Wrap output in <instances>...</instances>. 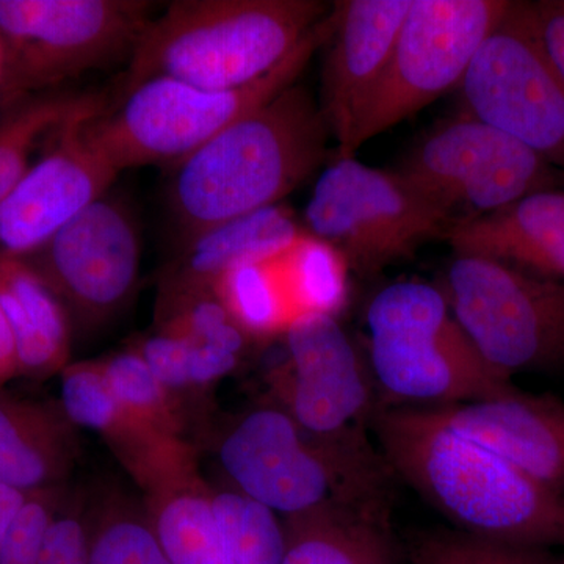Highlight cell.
Masks as SVG:
<instances>
[{
    "mask_svg": "<svg viewBox=\"0 0 564 564\" xmlns=\"http://www.w3.org/2000/svg\"><path fill=\"white\" fill-rule=\"evenodd\" d=\"M373 425L389 470L463 533L564 551L563 494L454 432L434 410L378 411Z\"/></svg>",
    "mask_w": 564,
    "mask_h": 564,
    "instance_id": "6da1fadb",
    "label": "cell"
},
{
    "mask_svg": "<svg viewBox=\"0 0 564 564\" xmlns=\"http://www.w3.org/2000/svg\"><path fill=\"white\" fill-rule=\"evenodd\" d=\"M332 137L321 106L296 82L172 166L169 206L185 242L276 206L325 163Z\"/></svg>",
    "mask_w": 564,
    "mask_h": 564,
    "instance_id": "7a4b0ae2",
    "label": "cell"
},
{
    "mask_svg": "<svg viewBox=\"0 0 564 564\" xmlns=\"http://www.w3.org/2000/svg\"><path fill=\"white\" fill-rule=\"evenodd\" d=\"M329 9L318 0H176L141 31L122 90L155 77L243 87L276 68Z\"/></svg>",
    "mask_w": 564,
    "mask_h": 564,
    "instance_id": "3957f363",
    "label": "cell"
},
{
    "mask_svg": "<svg viewBox=\"0 0 564 564\" xmlns=\"http://www.w3.org/2000/svg\"><path fill=\"white\" fill-rule=\"evenodd\" d=\"M218 458L234 488L285 518L329 503L386 508L391 470L359 429L313 433L272 404L234 423Z\"/></svg>",
    "mask_w": 564,
    "mask_h": 564,
    "instance_id": "277c9868",
    "label": "cell"
},
{
    "mask_svg": "<svg viewBox=\"0 0 564 564\" xmlns=\"http://www.w3.org/2000/svg\"><path fill=\"white\" fill-rule=\"evenodd\" d=\"M332 29L333 7L276 68L232 90H206L165 77L140 82L85 120V139L117 173L177 165L248 111L295 85Z\"/></svg>",
    "mask_w": 564,
    "mask_h": 564,
    "instance_id": "5b68a950",
    "label": "cell"
},
{
    "mask_svg": "<svg viewBox=\"0 0 564 564\" xmlns=\"http://www.w3.org/2000/svg\"><path fill=\"white\" fill-rule=\"evenodd\" d=\"M367 326L370 370L388 399L441 408L516 391L486 362L436 285H388L370 303Z\"/></svg>",
    "mask_w": 564,
    "mask_h": 564,
    "instance_id": "8992f818",
    "label": "cell"
},
{
    "mask_svg": "<svg viewBox=\"0 0 564 564\" xmlns=\"http://www.w3.org/2000/svg\"><path fill=\"white\" fill-rule=\"evenodd\" d=\"M459 221L395 170L337 155L304 210V231L343 256L361 278L413 259L423 245L445 239Z\"/></svg>",
    "mask_w": 564,
    "mask_h": 564,
    "instance_id": "52a82bcc",
    "label": "cell"
},
{
    "mask_svg": "<svg viewBox=\"0 0 564 564\" xmlns=\"http://www.w3.org/2000/svg\"><path fill=\"white\" fill-rule=\"evenodd\" d=\"M150 11L141 0H0L7 57L0 106L129 61Z\"/></svg>",
    "mask_w": 564,
    "mask_h": 564,
    "instance_id": "ba28073f",
    "label": "cell"
},
{
    "mask_svg": "<svg viewBox=\"0 0 564 564\" xmlns=\"http://www.w3.org/2000/svg\"><path fill=\"white\" fill-rule=\"evenodd\" d=\"M486 362L508 377L564 366V281L456 256L441 285Z\"/></svg>",
    "mask_w": 564,
    "mask_h": 564,
    "instance_id": "9c48e42d",
    "label": "cell"
},
{
    "mask_svg": "<svg viewBox=\"0 0 564 564\" xmlns=\"http://www.w3.org/2000/svg\"><path fill=\"white\" fill-rule=\"evenodd\" d=\"M464 113L513 137L564 172V80L549 58L532 2H511L474 55Z\"/></svg>",
    "mask_w": 564,
    "mask_h": 564,
    "instance_id": "30bf717a",
    "label": "cell"
},
{
    "mask_svg": "<svg viewBox=\"0 0 564 564\" xmlns=\"http://www.w3.org/2000/svg\"><path fill=\"white\" fill-rule=\"evenodd\" d=\"M395 172L459 223L564 188L562 170L467 113L423 137Z\"/></svg>",
    "mask_w": 564,
    "mask_h": 564,
    "instance_id": "8fae6325",
    "label": "cell"
},
{
    "mask_svg": "<svg viewBox=\"0 0 564 564\" xmlns=\"http://www.w3.org/2000/svg\"><path fill=\"white\" fill-rule=\"evenodd\" d=\"M508 0H413L386 69L356 128L351 152L462 84Z\"/></svg>",
    "mask_w": 564,
    "mask_h": 564,
    "instance_id": "7c38bea8",
    "label": "cell"
},
{
    "mask_svg": "<svg viewBox=\"0 0 564 564\" xmlns=\"http://www.w3.org/2000/svg\"><path fill=\"white\" fill-rule=\"evenodd\" d=\"M21 261L57 295L73 328L87 332L120 313L135 291L141 234L132 210L106 193Z\"/></svg>",
    "mask_w": 564,
    "mask_h": 564,
    "instance_id": "4fadbf2b",
    "label": "cell"
},
{
    "mask_svg": "<svg viewBox=\"0 0 564 564\" xmlns=\"http://www.w3.org/2000/svg\"><path fill=\"white\" fill-rule=\"evenodd\" d=\"M106 106L101 95L63 122L29 172L0 199V261L28 258L109 192L118 173L84 135L85 120Z\"/></svg>",
    "mask_w": 564,
    "mask_h": 564,
    "instance_id": "5bb4252c",
    "label": "cell"
},
{
    "mask_svg": "<svg viewBox=\"0 0 564 564\" xmlns=\"http://www.w3.org/2000/svg\"><path fill=\"white\" fill-rule=\"evenodd\" d=\"M284 337L288 358L265 378L274 406L313 433L358 429L372 411V373L336 317L302 315Z\"/></svg>",
    "mask_w": 564,
    "mask_h": 564,
    "instance_id": "9a60e30c",
    "label": "cell"
},
{
    "mask_svg": "<svg viewBox=\"0 0 564 564\" xmlns=\"http://www.w3.org/2000/svg\"><path fill=\"white\" fill-rule=\"evenodd\" d=\"M413 0H345L333 6L322 70L323 118L337 155L351 152L356 128L386 69Z\"/></svg>",
    "mask_w": 564,
    "mask_h": 564,
    "instance_id": "2e32d148",
    "label": "cell"
},
{
    "mask_svg": "<svg viewBox=\"0 0 564 564\" xmlns=\"http://www.w3.org/2000/svg\"><path fill=\"white\" fill-rule=\"evenodd\" d=\"M454 432L564 496V403L516 389L481 402L433 408Z\"/></svg>",
    "mask_w": 564,
    "mask_h": 564,
    "instance_id": "e0dca14e",
    "label": "cell"
},
{
    "mask_svg": "<svg viewBox=\"0 0 564 564\" xmlns=\"http://www.w3.org/2000/svg\"><path fill=\"white\" fill-rule=\"evenodd\" d=\"M447 242L456 256L494 259L564 281V188L533 193L505 209L459 223Z\"/></svg>",
    "mask_w": 564,
    "mask_h": 564,
    "instance_id": "ac0fdd59",
    "label": "cell"
},
{
    "mask_svg": "<svg viewBox=\"0 0 564 564\" xmlns=\"http://www.w3.org/2000/svg\"><path fill=\"white\" fill-rule=\"evenodd\" d=\"M143 505L173 564H237L223 543L210 507V484L191 444L141 486Z\"/></svg>",
    "mask_w": 564,
    "mask_h": 564,
    "instance_id": "d6986e66",
    "label": "cell"
},
{
    "mask_svg": "<svg viewBox=\"0 0 564 564\" xmlns=\"http://www.w3.org/2000/svg\"><path fill=\"white\" fill-rule=\"evenodd\" d=\"M77 434L61 402L0 391V484L25 494L62 486L79 455Z\"/></svg>",
    "mask_w": 564,
    "mask_h": 564,
    "instance_id": "ffe728a7",
    "label": "cell"
},
{
    "mask_svg": "<svg viewBox=\"0 0 564 564\" xmlns=\"http://www.w3.org/2000/svg\"><path fill=\"white\" fill-rule=\"evenodd\" d=\"M61 377V403L70 421L98 433L139 488L187 443L137 417L111 391L99 359L69 362Z\"/></svg>",
    "mask_w": 564,
    "mask_h": 564,
    "instance_id": "44dd1931",
    "label": "cell"
},
{
    "mask_svg": "<svg viewBox=\"0 0 564 564\" xmlns=\"http://www.w3.org/2000/svg\"><path fill=\"white\" fill-rule=\"evenodd\" d=\"M306 232L282 204L199 232L162 273L159 288H210L223 274L288 251Z\"/></svg>",
    "mask_w": 564,
    "mask_h": 564,
    "instance_id": "7402d4cb",
    "label": "cell"
},
{
    "mask_svg": "<svg viewBox=\"0 0 564 564\" xmlns=\"http://www.w3.org/2000/svg\"><path fill=\"white\" fill-rule=\"evenodd\" d=\"M0 307L17 343L20 377L61 375L70 362L73 325L39 273L21 259L0 261Z\"/></svg>",
    "mask_w": 564,
    "mask_h": 564,
    "instance_id": "603a6c76",
    "label": "cell"
},
{
    "mask_svg": "<svg viewBox=\"0 0 564 564\" xmlns=\"http://www.w3.org/2000/svg\"><path fill=\"white\" fill-rule=\"evenodd\" d=\"M282 524V564H393L386 508L322 505Z\"/></svg>",
    "mask_w": 564,
    "mask_h": 564,
    "instance_id": "cb8c5ba5",
    "label": "cell"
},
{
    "mask_svg": "<svg viewBox=\"0 0 564 564\" xmlns=\"http://www.w3.org/2000/svg\"><path fill=\"white\" fill-rule=\"evenodd\" d=\"M99 96L55 90L0 106V199L29 172L41 144Z\"/></svg>",
    "mask_w": 564,
    "mask_h": 564,
    "instance_id": "d4e9b609",
    "label": "cell"
},
{
    "mask_svg": "<svg viewBox=\"0 0 564 564\" xmlns=\"http://www.w3.org/2000/svg\"><path fill=\"white\" fill-rule=\"evenodd\" d=\"M214 291L252 343L284 336L299 318L274 259L223 274Z\"/></svg>",
    "mask_w": 564,
    "mask_h": 564,
    "instance_id": "484cf974",
    "label": "cell"
},
{
    "mask_svg": "<svg viewBox=\"0 0 564 564\" xmlns=\"http://www.w3.org/2000/svg\"><path fill=\"white\" fill-rule=\"evenodd\" d=\"M88 564H173L144 505L110 491L85 516Z\"/></svg>",
    "mask_w": 564,
    "mask_h": 564,
    "instance_id": "4316f807",
    "label": "cell"
},
{
    "mask_svg": "<svg viewBox=\"0 0 564 564\" xmlns=\"http://www.w3.org/2000/svg\"><path fill=\"white\" fill-rule=\"evenodd\" d=\"M299 317H337L348 296L347 262L333 247L304 232L288 251L274 258Z\"/></svg>",
    "mask_w": 564,
    "mask_h": 564,
    "instance_id": "83f0119b",
    "label": "cell"
},
{
    "mask_svg": "<svg viewBox=\"0 0 564 564\" xmlns=\"http://www.w3.org/2000/svg\"><path fill=\"white\" fill-rule=\"evenodd\" d=\"M155 332L243 358L252 340L210 288H159Z\"/></svg>",
    "mask_w": 564,
    "mask_h": 564,
    "instance_id": "f1b7e54d",
    "label": "cell"
},
{
    "mask_svg": "<svg viewBox=\"0 0 564 564\" xmlns=\"http://www.w3.org/2000/svg\"><path fill=\"white\" fill-rule=\"evenodd\" d=\"M210 507L223 543L237 564H282L284 524L273 510L232 485L210 486Z\"/></svg>",
    "mask_w": 564,
    "mask_h": 564,
    "instance_id": "f546056e",
    "label": "cell"
},
{
    "mask_svg": "<svg viewBox=\"0 0 564 564\" xmlns=\"http://www.w3.org/2000/svg\"><path fill=\"white\" fill-rule=\"evenodd\" d=\"M111 391L137 417L163 436L185 440V417L180 393L155 377L131 347L99 359Z\"/></svg>",
    "mask_w": 564,
    "mask_h": 564,
    "instance_id": "4dcf8cb0",
    "label": "cell"
},
{
    "mask_svg": "<svg viewBox=\"0 0 564 564\" xmlns=\"http://www.w3.org/2000/svg\"><path fill=\"white\" fill-rule=\"evenodd\" d=\"M131 348L139 352L155 377L176 393L217 383L236 372L243 359L159 332L140 337Z\"/></svg>",
    "mask_w": 564,
    "mask_h": 564,
    "instance_id": "1f68e13d",
    "label": "cell"
},
{
    "mask_svg": "<svg viewBox=\"0 0 564 564\" xmlns=\"http://www.w3.org/2000/svg\"><path fill=\"white\" fill-rule=\"evenodd\" d=\"M413 564H564V555L463 532H440L426 534L415 544Z\"/></svg>",
    "mask_w": 564,
    "mask_h": 564,
    "instance_id": "d6a6232c",
    "label": "cell"
},
{
    "mask_svg": "<svg viewBox=\"0 0 564 564\" xmlns=\"http://www.w3.org/2000/svg\"><path fill=\"white\" fill-rule=\"evenodd\" d=\"M63 507L65 492L62 486L29 492L11 522L0 564H40L47 532Z\"/></svg>",
    "mask_w": 564,
    "mask_h": 564,
    "instance_id": "836d02e7",
    "label": "cell"
},
{
    "mask_svg": "<svg viewBox=\"0 0 564 564\" xmlns=\"http://www.w3.org/2000/svg\"><path fill=\"white\" fill-rule=\"evenodd\" d=\"M40 564H88L87 519L82 511L63 507L47 532Z\"/></svg>",
    "mask_w": 564,
    "mask_h": 564,
    "instance_id": "e575fe53",
    "label": "cell"
},
{
    "mask_svg": "<svg viewBox=\"0 0 564 564\" xmlns=\"http://www.w3.org/2000/svg\"><path fill=\"white\" fill-rule=\"evenodd\" d=\"M532 10L544 50L564 80V0L532 2Z\"/></svg>",
    "mask_w": 564,
    "mask_h": 564,
    "instance_id": "d590c367",
    "label": "cell"
},
{
    "mask_svg": "<svg viewBox=\"0 0 564 564\" xmlns=\"http://www.w3.org/2000/svg\"><path fill=\"white\" fill-rule=\"evenodd\" d=\"M20 377V364H18L17 343L11 332L9 321L0 307V391L3 386Z\"/></svg>",
    "mask_w": 564,
    "mask_h": 564,
    "instance_id": "8d00e7d4",
    "label": "cell"
},
{
    "mask_svg": "<svg viewBox=\"0 0 564 564\" xmlns=\"http://www.w3.org/2000/svg\"><path fill=\"white\" fill-rule=\"evenodd\" d=\"M25 497H28V494L0 484V554H2L3 543H6L11 522H13L14 516L18 514L22 503H24Z\"/></svg>",
    "mask_w": 564,
    "mask_h": 564,
    "instance_id": "74e56055",
    "label": "cell"
},
{
    "mask_svg": "<svg viewBox=\"0 0 564 564\" xmlns=\"http://www.w3.org/2000/svg\"><path fill=\"white\" fill-rule=\"evenodd\" d=\"M7 76L6 47H3L2 36H0V96H2L3 85Z\"/></svg>",
    "mask_w": 564,
    "mask_h": 564,
    "instance_id": "f35d334b",
    "label": "cell"
}]
</instances>
